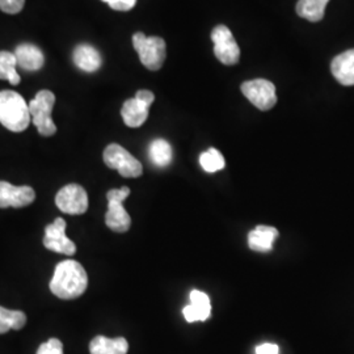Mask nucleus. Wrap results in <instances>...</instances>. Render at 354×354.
I'll return each mask as SVG.
<instances>
[{
  "mask_svg": "<svg viewBox=\"0 0 354 354\" xmlns=\"http://www.w3.org/2000/svg\"><path fill=\"white\" fill-rule=\"evenodd\" d=\"M26 315L23 311L7 310L0 307V335L8 332L10 329L20 330L26 326Z\"/></svg>",
  "mask_w": 354,
  "mask_h": 354,
  "instance_id": "nucleus-22",
  "label": "nucleus"
},
{
  "mask_svg": "<svg viewBox=\"0 0 354 354\" xmlns=\"http://www.w3.org/2000/svg\"><path fill=\"white\" fill-rule=\"evenodd\" d=\"M243 95L260 111H269L277 104L276 87L266 79H253L241 86Z\"/></svg>",
  "mask_w": 354,
  "mask_h": 354,
  "instance_id": "nucleus-7",
  "label": "nucleus"
},
{
  "mask_svg": "<svg viewBox=\"0 0 354 354\" xmlns=\"http://www.w3.org/2000/svg\"><path fill=\"white\" fill-rule=\"evenodd\" d=\"M279 238V230L270 226H257L248 234V245L254 252L266 253L273 250V243Z\"/></svg>",
  "mask_w": 354,
  "mask_h": 354,
  "instance_id": "nucleus-17",
  "label": "nucleus"
},
{
  "mask_svg": "<svg viewBox=\"0 0 354 354\" xmlns=\"http://www.w3.org/2000/svg\"><path fill=\"white\" fill-rule=\"evenodd\" d=\"M328 3L329 0H299L295 11L299 17L311 23H319L326 15V7Z\"/></svg>",
  "mask_w": 354,
  "mask_h": 354,
  "instance_id": "nucleus-19",
  "label": "nucleus"
},
{
  "mask_svg": "<svg viewBox=\"0 0 354 354\" xmlns=\"http://www.w3.org/2000/svg\"><path fill=\"white\" fill-rule=\"evenodd\" d=\"M149 155L152 163L156 167L165 168L172 162V147L165 140H153L149 147Z\"/></svg>",
  "mask_w": 354,
  "mask_h": 354,
  "instance_id": "nucleus-20",
  "label": "nucleus"
},
{
  "mask_svg": "<svg viewBox=\"0 0 354 354\" xmlns=\"http://www.w3.org/2000/svg\"><path fill=\"white\" fill-rule=\"evenodd\" d=\"M37 354H64V344L58 339H50L39 345Z\"/></svg>",
  "mask_w": 354,
  "mask_h": 354,
  "instance_id": "nucleus-24",
  "label": "nucleus"
},
{
  "mask_svg": "<svg viewBox=\"0 0 354 354\" xmlns=\"http://www.w3.org/2000/svg\"><path fill=\"white\" fill-rule=\"evenodd\" d=\"M17 66L26 71H38L44 67L45 57L41 49L33 44H21L13 51Z\"/></svg>",
  "mask_w": 354,
  "mask_h": 354,
  "instance_id": "nucleus-15",
  "label": "nucleus"
},
{
  "mask_svg": "<svg viewBox=\"0 0 354 354\" xmlns=\"http://www.w3.org/2000/svg\"><path fill=\"white\" fill-rule=\"evenodd\" d=\"M133 46L140 55L142 64L151 70L158 71L162 68L167 57L165 41L162 37H147L145 33L138 32L133 36Z\"/></svg>",
  "mask_w": 354,
  "mask_h": 354,
  "instance_id": "nucleus-4",
  "label": "nucleus"
},
{
  "mask_svg": "<svg viewBox=\"0 0 354 354\" xmlns=\"http://www.w3.org/2000/svg\"><path fill=\"white\" fill-rule=\"evenodd\" d=\"M44 245L49 251L62 253L71 256L76 252V245L74 241L67 238L66 235V222L62 218H57L53 223L45 228Z\"/></svg>",
  "mask_w": 354,
  "mask_h": 354,
  "instance_id": "nucleus-10",
  "label": "nucleus"
},
{
  "mask_svg": "<svg viewBox=\"0 0 354 354\" xmlns=\"http://www.w3.org/2000/svg\"><path fill=\"white\" fill-rule=\"evenodd\" d=\"M0 124L13 133L24 131L29 127V105L20 93L0 91Z\"/></svg>",
  "mask_w": 354,
  "mask_h": 354,
  "instance_id": "nucleus-2",
  "label": "nucleus"
},
{
  "mask_svg": "<svg viewBox=\"0 0 354 354\" xmlns=\"http://www.w3.org/2000/svg\"><path fill=\"white\" fill-rule=\"evenodd\" d=\"M26 0H0V10L3 12L15 15L24 8Z\"/></svg>",
  "mask_w": 354,
  "mask_h": 354,
  "instance_id": "nucleus-25",
  "label": "nucleus"
},
{
  "mask_svg": "<svg viewBox=\"0 0 354 354\" xmlns=\"http://www.w3.org/2000/svg\"><path fill=\"white\" fill-rule=\"evenodd\" d=\"M256 354H279V346L276 344H261L256 348Z\"/></svg>",
  "mask_w": 354,
  "mask_h": 354,
  "instance_id": "nucleus-27",
  "label": "nucleus"
},
{
  "mask_svg": "<svg viewBox=\"0 0 354 354\" xmlns=\"http://www.w3.org/2000/svg\"><path fill=\"white\" fill-rule=\"evenodd\" d=\"M129 194L130 189L127 187L109 190L106 194L108 212L105 214V223L114 232H127L131 226V218L122 205Z\"/></svg>",
  "mask_w": 354,
  "mask_h": 354,
  "instance_id": "nucleus-5",
  "label": "nucleus"
},
{
  "mask_svg": "<svg viewBox=\"0 0 354 354\" xmlns=\"http://www.w3.org/2000/svg\"><path fill=\"white\" fill-rule=\"evenodd\" d=\"M88 286L86 269L74 260L59 263L50 281V290L61 299H76L84 294Z\"/></svg>",
  "mask_w": 354,
  "mask_h": 354,
  "instance_id": "nucleus-1",
  "label": "nucleus"
},
{
  "mask_svg": "<svg viewBox=\"0 0 354 354\" xmlns=\"http://www.w3.org/2000/svg\"><path fill=\"white\" fill-rule=\"evenodd\" d=\"M73 59L76 67L86 73H95L102 67V59L100 53L88 44L77 45L73 54Z\"/></svg>",
  "mask_w": 354,
  "mask_h": 354,
  "instance_id": "nucleus-16",
  "label": "nucleus"
},
{
  "mask_svg": "<svg viewBox=\"0 0 354 354\" xmlns=\"http://www.w3.org/2000/svg\"><path fill=\"white\" fill-rule=\"evenodd\" d=\"M212 41L214 42V54L221 64L234 66L241 59V49L226 26H215L212 32Z\"/></svg>",
  "mask_w": 354,
  "mask_h": 354,
  "instance_id": "nucleus-8",
  "label": "nucleus"
},
{
  "mask_svg": "<svg viewBox=\"0 0 354 354\" xmlns=\"http://www.w3.org/2000/svg\"><path fill=\"white\" fill-rule=\"evenodd\" d=\"M16 67L17 61L15 54L11 51H0V79L8 80L13 86L19 84L21 77L17 74Z\"/></svg>",
  "mask_w": 354,
  "mask_h": 354,
  "instance_id": "nucleus-21",
  "label": "nucleus"
},
{
  "mask_svg": "<svg viewBox=\"0 0 354 354\" xmlns=\"http://www.w3.org/2000/svg\"><path fill=\"white\" fill-rule=\"evenodd\" d=\"M127 351L129 344L124 337L108 339L104 336H96L89 344L91 354H127Z\"/></svg>",
  "mask_w": 354,
  "mask_h": 354,
  "instance_id": "nucleus-18",
  "label": "nucleus"
},
{
  "mask_svg": "<svg viewBox=\"0 0 354 354\" xmlns=\"http://www.w3.org/2000/svg\"><path fill=\"white\" fill-rule=\"evenodd\" d=\"M36 193L30 187H15L7 181H0V209L24 207L35 201Z\"/></svg>",
  "mask_w": 354,
  "mask_h": 354,
  "instance_id": "nucleus-11",
  "label": "nucleus"
},
{
  "mask_svg": "<svg viewBox=\"0 0 354 354\" xmlns=\"http://www.w3.org/2000/svg\"><path fill=\"white\" fill-rule=\"evenodd\" d=\"M114 11H130L136 7L137 0H102Z\"/></svg>",
  "mask_w": 354,
  "mask_h": 354,
  "instance_id": "nucleus-26",
  "label": "nucleus"
},
{
  "mask_svg": "<svg viewBox=\"0 0 354 354\" xmlns=\"http://www.w3.org/2000/svg\"><path fill=\"white\" fill-rule=\"evenodd\" d=\"M57 207L66 214H84L88 210V194L77 184H68L55 196Z\"/></svg>",
  "mask_w": 354,
  "mask_h": 354,
  "instance_id": "nucleus-9",
  "label": "nucleus"
},
{
  "mask_svg": "<svg viewBox=\"0 0 354 354\" xmlns=\"http://www.w3.org/2000/svg\"><path fill=\"white\" fill-rule=\"evenodd\" d=\"M104 163L112 169H117L124 177H140L143 174V167L138 159H136L122 146L112 143L102 153Z\"/></svg>",
  "mask_w": 354,
  "mask_h": 354,
  "instance_id": "nucleus-6",
  "label": "nucleus"
},
{
  "mask_svg": "<svg viewBox=\"0 0 354 354\" xmlns=\"http://www.w3.org/2000/svg\"><path fill=\"white\" fill-rule=\"evenodd\" d=\"M150 106L151 104L140 100L137 96L127 100L121 109V115L125 125L129 127H142L149 117Z\"/></svg>",
  "mask_w": 354,
  "mask_h": 354,
  "instance_id": "nucleus-14",
  "label": "nucleus"
},
{
  "mask_svg": "<svg viewBox=\"0 0 354 354\" xmlns=\"http://www.w3.org/2000/svg\"><path fill=\"white\" fill-rule=\"evenodd\" d=\"M189 298L190 304L185 306L183 310L187 322H205L212 313V304L209 297L203 291L193 290L190 292Z\"/></svg>",
  "mask_w": 354,
  "mask_h": 354,
  "instance_id": "nucleus-12",
  "label": "nucleus"
},
{
  "mask_svg": "<svg viewBox=\"0 0 354 354\" xmlns=\"http://www.w3.org/2000/svg\"><path fill=\"white\" fill-rule=\"evenodd\" d=\"M200 165L209 174L221 171L225 168V158L216 149H209L200 155Z\"/></svg>",
  "mask_w": 354,
  "mask_h": 354,
  "instance_id": "nucleus-23",
  "label": "nucleus"
},
{
  "mask_svg": "<svg viewBox=\"0 0 354 354\" xmlns=\"http://www.w3.org/2000/svg\"><path fill=\"white\" fill-rule=\"evenodd\" d=\"M330 71L342 86H354V49L335 57L330 64Z\"/></svg>",
  "mask_w": 354,
  "mask_h": 354,
  "instance_id": "nucleus-13",
  "label": "nucleus"
},
{
  "mask_svg": "<svg viewBox=\"0 0 354 354\" xmlns=\"http://www.w3.org/2000/svg\"><path fill=\"white\" fill-rule=\"evenodd\" d=\"M54 104L55 96L48 89H42L37 92L36 97L28 104L32 122L37 127L38 133L44 137H51L57 133V127L51 118Z\"/></svg>",
  "mask_w": 354,
  "mask_h": 354,
  "instance_id": "nucleus-3",
  "label": "nucleus"
}]
</instances>
